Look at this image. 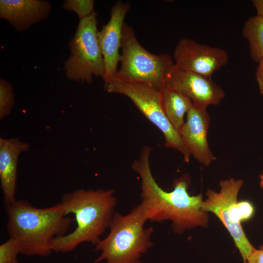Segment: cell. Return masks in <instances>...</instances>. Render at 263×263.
<instances>
[{
    "label": "cell",
    "instance_id": "obj_14",
    "mask_svg": "<svg viewBox=\"0 0 263 263\" xmlns=\"http://www.w3.org/2000/svg\"><path fill=\"white\" fill-rule=\"evenodd\" d=\"M30 149L28 143L18 138H0V180L5 204L16 201L17 167L19 155Z\"/></svg>",
    "mask_w": 263,
    "mask_h": 263
},
{
    "label": "cell",
    "instance_id": "obj_24",
    "mask_svg": "<svg viewBox=\"0 0 263 263\" xmlns=\"http://www.w3.org/2000/svg\"><path fill=\"white\" fill-rule=\"evenodd\" d=\"M260 249H263V244L260 247Z\"/></svg>",
    "mask_w": 263,
    "mask_h": 263
},
{
    "label": "cell",
    "instance_id": "obj_23",
    "mask_svg": "<svg viewBox=\"0 0 263 263\" xmlns=\"http://www.w3.org/2000/svg\"><path fill=\"white\" fill-rule=\"evenodd\" d=\"M260 178V187L262 188H263V174H261L259 176Z\"/></svg>",
    "mask_w": 263,
    "mask_h": 263
},
{
    "label": "cell",
    "instance_id": "obj_7",
    "mask_svg": "<svg viewBox=\"0 0 263 263\" xmlns=\"http://www.w3.org/2000/svg\"><path fill=\"white\" fill-rule=\"evenodd\" d=\"M244 184L242 179L230 178L221 181L220 190L208 189L207 198L202 210L211 212L221 221L233 239L244 262H246L256 249L247 238L241 222L248 220L249 211L244 201L238 202V193Z\"/></svg>",
    "mask_w": 263,
    "mask_h": 263
},
{
    "label": "cell",
    "instance_id": "obj_20",
    "mask_svg": "<svg viewBox=\"0 0 263 263\" xmlns=\"http://www.w3.org/2000/svg\"><path fill=\"white\" fill-rule=\"evenodd\" d=\"M255 76L260 93L263 96V57L258 62Z\"/></svg>",
    "mask_w": 263,
    "mask_h": 263
},
{
    "label": "cell",
    "instance_id": "obj_4",
    "mask_svg": "<svg viewBox=\"0 0 263 263\" xmlns=\"http://www.w3.org/2000/svg\"><path fill=\"white\" fill-rule=\"evenodd\" d=\"M140 204L126 215L115 212L110 223V232L96 244L95 251L101 254L94 261L98 263H140L142 254L153 246L152 227L144 228L147 221Z\"/></svg>",
    "mask_w": 263,
    "mask_h": 263
},
{
    "label": "cell",
    "instance_id": "obj_11",
    "mask_svg": "<svg viewBox=\"0 0 263 263\" xmlns=\"http://www.w3.org/2000/svg\"><path fill=\"white\" fill-rule=\"evenodd\" d=\"M131 8L128 2L117 1L112 6L108 22L98 32V39L105 62L106 79L114 76L117 71L124 19Z\"/></svg>",
    "mask_w": 263,
    "mask_h": 263
},
{
    "label": "cell",
    "instance_id": "obj_3",
    "mask_svg": "<svg viewBox=\"0 0 263 263\" xmlns=\"http://www.w3.org/2000/svg\"><path fill=\"white\" fill-rule=\"evenodd\" d=\"M114 192L113 189L81 188L63 194L60 203L66 215H75L77 225L72 232L53 240L52 251L70 252L85 242L97 244L115 212Z\"/></svg>",
    "mask_w": 263,
    "mask_h": 263
},
{
    "label": "cell",
    "instance_id": "obj_17",
    "mask_svg": "<svg viewBox=\"0 0 263 263\" xmlns=\"http://www.w3.org/2000/svg\"><path fill=\"white\" fill-rule=\"evenodd\" d=\"M14 105V95L12 86L7 81L0 79V118L8 115Z\"/></svg>",
    "mask_w": 263,
    "mask_h": 263
},
{
    "label": "cell",
    "instance_id": "obj_8",
    "mask_svg": "<svg viewBox=\"0 0 263 263\" xmlns=\"http://www.w3.org/2000/svg\"><path fill=\"white\" fill-rule=\"evenodd\" d=\"M104 88L108 93L128 97L163 133L165 146L178 150L182 154L185 161H189L191 154L184 145L180 132L172 126L164 113L161 90L149 84L127 81L115 77L106 82Z\"/></svg>",
    "mask_w": 263,
    "mask_h": 263
},
{
    "label": "cell",
    "instance_id": "obj_21",
    "mask_svg": "<svg viewBox=\"0 0 263 263\" xmlns=\"http://www.w3.org/2000/svg\"><path fill=\"white\" fill-rule=\"evenodd\" d=\"M246 262L247 263H263V249H255Z\"/></svg>",
    "mask_w": 263,
    "mask_h": 263
},
{
    "label": "cell",
    "instance_id": "obj_2",
    "mask_svg": "<svg viewBox=\"0 0 263 263\" xmlns=\"http://www.w3.org/2000/svg\"><path fill=\"white\" fill-rule=\"evenodd\" d=\"M5 210L9 237L17 242L20 253L26 256H48L53 240L67 234L72 223L60 203L39 208L16 200L5 204Z\"/></svg>",
    "mask_w": 263,
    "mask_h": 263
},
{
    "label": "cell",
    "instance_id": "obj_25",
    "mask_svg": "<svg viewBox=\"0 0 263 263\" xmlns=\"http://www.w3.org/2000/svg\"><path fill=\"white\" fill-rule=\"evenodd\" d=\"M244 263H247V262H244Z\"/></svg>",
    "mask_w": 263,
    "mask_h": 263
},
{
    "label": "cell",
    "instance_id": "obj_19",
    "mask_svg": "<svg viewBox=\"0 0 263 263\" xmlns=\"http://www.w3.org/2000/svg\"><path fill=\"white\" fill-rule=\"evenodd\" d=\"M19 253L17 242L10 238L0 245V263H18L17 256Z\"/></svg>",
    "mask_w": 263,
    "mask_h": 263
},
{
    "label": "cell",
    "instance_id": "obj_10",
    "mask_svg": "<svg viewBox=\"0 0 263 263\" xmlns=\"http://www.w3.org/2000/svg\"><path fill=\"white\" fill-rule=\"evenodd\" d=\"M164 85L176 89L188 97L193 106L207 109L217 105L225 96V92L211 78L174 66L168 73Z\"/></svg>",
    "mask_w": 263,
    "mask_h": 263
},
{
    "label": "cell",
    "instance_id": "obj_12",
    "mask_svg": "<svg viewBox=\"0 0 263 263\" xmlns=\"http://www.w3.org/2000/svg\"><path fill=\"white\" fill-rule=\"evenodd\" d=\"M209 124L210 116L207 109L193 105L179 132L183 143L191 155L205 166H209L216 160L207 141Z\"/></svg>",
    "mask_w": 263,
    "mask_h": 263
},
{
    "label": "cell",
    "instance_id": "obj_6",
    "mask_svg": "<svg viewBox=\"0 0 263 263\" xmlns=\"http://www.w3.org/2000/svg\"><path fill=\"white\" fill-rule=\"evenodd\" d=\"M98 32L95 12L79 19L77 29L69 42L71 54L64 63L65 74L69 80L91 84L94 76L106 81V68Z\"/></svg>",
    "mask_w": 263,
    "mask_h": 263
},
{
    "label": "cell",
    "instance_id": "obj_13",
    "mask_svg": "<svg viewBox=\"0 0 263 263\" xmlns=\"http://www.w3.org/2000/svg\"><path fill=\"white\" fill-rule=\"evenodd\" d=\"M52 9L50 2L43 0H0V18L22 32L43 20Z\"/></svg>",
    "mask_w": 263,
    "mask_h": 263
},
{
    "label": "cell",
    "instance_id": "obj_1",
    "mask_svg": "<svg viewBox=\"0 0 263 263\" xmlns=\"http://www.w3.org/2000/svg\"><path fill=\"white\" fill-rule=\"evenodd\" d=\"M151 149L144 146L138 158L132 164V169L141 179V202L148 221L172 222L173 230L179 234L197 226H207L208 215L202 210L201 194L191 196L188 191L190 177L184 174L174 179L172 191L162 189L154 178L150 163Z\"/></svg>",
    "mask_w": 263,
    "mask_h": 263
},
{
    "label": "cell",
    "instance_id": "obj_5",
    "mask_svg": "<svg viewBox=\"0 0 263 263\" xmlns=\"http://www.w3.org/2000/svg\"><path fill=\"white\" fill-rule=\"evenodd\" d=\"M121 49L120 69L113 77L162 89L168 73L174 65L169 55H154L147 51L138 42L133 28L125 23Z\"/></svg>",
    "mask_w": 263,
    "mask_h": 263
},
{
    "label": "cell",
    "instance_id": "obj_22",
    "mask_svg": "<svg viewBox=\"0 0 263 263\" xmlns=\"http://www.w3.org/2000/svg\"><path fill=\"white\" fill-rule=\"evenodd\" d=\"M252 3L256 9V15L263 17V0H253Z\"/></svg>",
    "mask_w": 263,
    "mask_h": 263
},
{
    "label": "cell",
    "instance_id": "obj_15",
    "mask_svg": "<svg viewBox=\"0 0 263 263\" xmlns=\"http://www.w3.org/2000/svg\"><path fill=\"white\" fill-rule=\"evenodd\" d=\"M161 94L164 113L172 126L179 132L185 122L184 116L193 103L181 92L165 85L161 89Z\"/></svg>",
    "mask_w": 263,
    "mask_h": 263
},
{
    "label": "cell",
    "instance_id": "obj_26",
    "mask_svg": "<svg viewBox=\"0 0 263 263\" xmlns=\"http://www.w3.org/2000/svg\"><path fill=\"white\" fill-rule=\"evenodd\" d=\"M262 172H263V171H262Z\"/></svg>",
    "mask_w": 263,
    "mask_h": 263
},
{
    "label": "cell",
    "instance_id": "obj_18",
    "mask_svg": "<svg viewBox=\"0 0 263 263\" xmlns=\"http://www.w3.org/2000/svg\"><path fill=\"white\" fill-rule=\"evenodd\" d=\"M62 6L67 11L75 12L79 19L87 17L95 12L93 0H66Z\"/></svg>",
    "mask_w": 263,
    "mask_h": 263
},
{
    "label": "cell",
    "instance_id": "obj_16",
    "mask_svg": "<svg viewBox=\"0 0 263 263\" xmlns=\"http://www.w3.org/2000/svg\"><path fill=\"white\" fill-rule=\"evenodd\" d=\"M242 35L248 42L251 58L258 63L263 57V17L249 18L244 22Z\"/></svg>",
    "mask_w": 263,
    "mask_h": 263
},
{
    "label": "cell",
    "instance_id": "obj_9",
    "mask_svg": "<svg viewBox=\"0 0 263 263\" xmlns=\"http://www.w3.org/2000/svg\"><path fill=\"white\" fill-rule=\"evenodd\" d=\"M173 59L179 68L211 78L215 72L228 63L229 56L223 49L183 38L175 47Z\"/></svg>",
    "mask_w": 263,
    "mask_h": 263
}]
</instances>
